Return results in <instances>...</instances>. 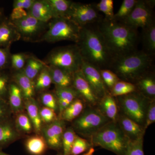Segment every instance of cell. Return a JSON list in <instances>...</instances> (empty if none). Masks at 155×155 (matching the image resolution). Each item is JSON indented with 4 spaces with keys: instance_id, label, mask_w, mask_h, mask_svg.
Returning a JSON list of instances; mask_svg holds the SVG:
<instances>
[{
    "instance_id": "obj_46",
    "label": "cell",
    "mask_w": 155,
    "mask_h": 155,
    "mask_svg": "<svg viewBox=\"0 0 155 155\" xmlns=\"http://www.w3.org/2000/svg\"><path fill=\"white\" fill-rule=\"evenodd\" d=\"M13 114L8 100L0 99V122L11 118Z\"/></svg>"
},
{
    "instance_id": "obj_18",
    "label": "cell",
    "mask_w": 155,
    "mask_h": 155,
    "mask_svg": "<svg viewBox=\"0 0 155 155\" xmlns=\"http://www.w3.org/2000/svg\"><path fill=\"white\" fill-rule=\"evenodd\" d=\"M117 120L120 128L130 141L143 137L145 130L141 125L124 115L118 117Z\"/></svg>"
},
{
    "instance_id": "obj_17",
    "label": "cell",
    "mask_w": 155,
    "mask_h": 155,
    "mask_svg": "<svg viewBox=\"0 0 155 155\" xmlns=\"http://www.w3.org/2000/svg\"><path fill=\"white\" fill-rule=\"evenodd\" d=\"M21 39L14 24L10 20L3 19L0 23V48H10L14 42Z\"/></svg>"
},
{
    "instance_id": "obj_20",
    "label": "cell",
    "mask_w": 155,
    "mask_h": 155,
    "mask_svg": "<svg viewBox=\"0 0 155 155\" xmlns=\"http://www.w3.org/2000/svg\"><path fill=\"white\" fill-rule=\"evenodd\" d=\"M12 79L20 88L25 101L34 98L35 92L34 81L28 78L22 71H16L12 76Z\"/></svg>"
},
{
    "instance_id": "obj_1",
    "label": "cell",
    "mask_w": 155,
    "mask_h": 155,
    "mask_svg": "<svg viewBox=\"0 0 155 155\" xmlns=\"http://www.w3.org/2000/svg\"><path fill=\"white\" fill-rule=\"evenodd\" d=\"M97 24L114 60L138 50L137 29L105 17Z\"/></svg>"
},
{
    "instance_id": "obj_44",
    "label": "cell",
    "mask_w": 155,
    "mask_h": 155,
    "mask_svg": "<svg viewBox=\"0 0 155 155\" xmlns=\"http://www.w3.org/2000/svg\"><path fill=\"white\" fill-rule=\"evenodd\" d=\"M155 103L154 100H152L150 101L147 110L146 115L145 122L144 125V130L147 128L150 125L155 123Z\"/></svg>"
},
{
    "instance_id": "obj_48",
    "label": "cell",
    "mask_w": 155,
    "mask_h": 155,
    "mask_svg": "<svg viewBox=\"0 0 155 155\" xmlns=\"http://www.w3.org/2000/svg\"><path fill=\"white\" fill-rule=\"evenodd\" d=\"M35 0H16L13 3V8H20L28 11Z\"/></svg>"
},
{
    "instance_id": "obj_47",
    "label": "cell",
    "mask_w": 155,
    "mask_h": 155,
    "mask_svg": "<svg viewBox=\"0 0 155 155\" xmlns=\"http://www.w3.org/2000/svg\"><path fill=\"white\" fill-rule=\"evenodd\" d=\"M28 14L27 11L24 9L20 8H13L9 20L11 22L17 21L26 17Z\"/></svg>"
},
{
    "instance_id": "obj_51",
    "label": "cell",
    "mask_w": 155,
    "mask_h": 155,
    "mask_svg": "<svg viewBox=\"0 0 155 155\" xmlns=\"http://www.w3.org/2000/svg\"><path fill=\"white\" fill-rule=\"evenodd\" d=\"M0 155H11L8 154L6 153L3 151L2 150H0Z\"/></svg>"
},
{
    "instance_id": "obj_14",
    "label": "cell",
    "mask_w": 155,
    "mask_h": 155,
    "mask_svg": "<svg viewBox=\"0 0 155 155\" xmlns=\"http://www.w3.org/2000/svg\"><path fill=\"white\" fill-rule=\"evenodd\" d=\"M72 87L77 92L79 97L89 104L95 105L99 102L100 99L93 91L81 69L73 74Z\"/></svg>"
},
{
    "instance_id": "obj_32",
    "label": "cell",
    "mask_w": 155,
    "mask_h": 155,
    "mask_svg": "<svg viewBox=\"0 0 155 155\" xmlns=\"http://www.w3.org/2000/svg\"><path fill=\"white\" fill-rule=\"evenodd\" d=\"M57 101H64L71 104L75 99L79 97L78 94L72 87H56L54 94Z\"/></svg>"
},
{
    "instance_id": "obj_9",
    "label": "cell",
    "mask_w": 155,
    "mask_h": 155,
    "mask_svg": "<svg viewBox=\"0 0 155 155\" xmlns=\"http://www.w3.org/2000/svg\"><path fill=\"white\" fill-rule=\"evenodd\" d=\"M155 1L137 0L133 11L122 21L125 25L137 29L146 28L155 22L153 8Z\"/></svg>"
},
{
    "instance_id": "obj_25",
    "label": "cell",
    "mask_w": 155,
    "mask_h": 155,
    "mask_svg": "<svg viewBox=\"0 0 155 155\" xmlns=\"http://www.w3.org/2000/svg\"><path fill=\"white\" fill-rule=\"evenodd\" d=\"M137 86L140 91V93L151 99H154L155 80L153 73L149 72L137 81Z\"/></svg>"
},
{
    "instance_id": "obj_35",
    "label": "cell",
    "mask_w": 155,
    "mask_h": 155,
    "mask_svg": "<svg viewBox=\"0 0 155 155\" xmlns=\"http://www.w3.org/2000/svg\"><path fill=\"white\" fill-rule=\"evenodd\" d=\"M76 135L77 134L72 127L66 128L62 138L63 155H70Z\"/></svg>"
},
{
    "instance_id": "obj_39",
    "label": "cell",
    "mask_w": 155,
    "mask_h": 155,
    "mask_svg": "<svg viewBox=\"0 0 155 155\" xmlns=\"http://www.w3.org/2000/svg\"><path fill=\"white\" fill-rule=\"evenodd\" d=\"M125 155H144L143 150V137L130 140L127 146Z\"/></svg>"
},
{
    "instance_id": "obj_5",
    "label": "cell",
    "mask_w": 155,
    "mask_h": 155,
    "mask_svg": "<svg viewBox=\"0 0 155 155\" xmlns=\"http://www.w3.org/2000/svg\"><path fill=\"white\" fill-rule=\"evenodd\" d=\"M48 24V29L39 41L55 43L69 41L77 43L79 40L81 27L67 17L54 18Z\"/></svg>"
},
{
    "instance_id": "obj_11",
    "label": "cell",
    "mask_w": 155,
    "mask_h": 155,
    "mask_svg": "<svg viewBox=\"0 0 155 155\" xmlns=\"http://www.w3.org/2000/svg\"><path fill=\"white\" fill-rule=\"evenodd\" d=\"M11 22L17 28L21 39L28 41H39L48 24L41 22L29 14L22 19Z\"/></svg>"
},
{
    "instance_id": "obj_2",
    "label": "cell",
    "mask_w": 155,
    "mask_h": 155,
    "mask_svg": "<svg viewBox=\"0 0 155 155\" xmlns=\"http://www.w3.org/2000/svg\"><path fill=\"white\" fill-rule=\"evenodd\" d=\"M97 23L82 27L77 45L84 61L99 70L110 69L114 58Z\"/></svg>"
},
{
    "instance_id": "obj_33",
    "label": "cell",
    "mask_w": 155,
    "mask_h": 155,
    "mask_svg": "<svg viewBox=\"0 0 155 155\" xmlns=\"http://www.w3.org/2000/svg\"><path fill=\"white\" fill-rule=\"evenodd\" d=\"M35 82V91H42L46 90L52 83L51 78L47 65L38 75Z\"/></svg>"
},
{
    "instance_id": "obj_41",
    "label": "cell",
    "mask_w": 155,
    "mask_h": 155,
    "mask_svg": "<svg viewBox=\"0 0 155 155\" xmlns=\"http://www.w3.org/2000/svg\"><path fill=\"white\" fill-rule=\"evenodd\" d=\"M28 57L22 53H17L11 55V66L16 71H22L25 65Z\"/></svg>"
},
{
    "instance_id": "obj_42",
    "label": "cell",
    "mask_w": 155,
    "mask_h": 155,
    "mask_svg": "<svg viewBox=\"0 0 155 155\" xmlns=\"http://www.w3.org/2000/svg\"><path fill=\"white\" fill-rule=\"evenodd\" d=\"M41 103L44 107L51 108L56 111L58 109V101L54 94L50 92H45L42 94L40 97Z\"/></svg>"
},
{
    "instance_id": "obj_15",
    "label": "cell",
    "mask_w": 155,
    "mask_h": 155,
    "mask_svg": "<svg viewBox=\"0 0 155 155\" xmlns=\"http://www.w3.org/2000/svg\"><path fill=\"white\" fill-rule=\"evenodd\" d=\"M22 136L16 127L13 117L0 122V150L8 147Z\"/></svg>"
},
{
    "instance_id": "obj_31",
    "label": "cell",
    "mask_w": 155,
    "mask_h": 155,
    "mask_svg": "<svg viewBox=\"0 0 155 155\" xmlns=\"http://www.w3.org/2000/svg\"><path fill=\"white\" fill-rule=\"evenodd\" d=\"M136 89L134 84L120 80L111 90L110 94L114 97L122 96L134 92Z\"/></svg>"
},
{
    "instance_id": "obj_8",
    "label": "cell",
    "mask_w": 155,
    "mask_h": 155,
    "mask_svg": "<svg viewBox=\"0 0 155 155\" xmlns=\"http://www.w3.org/2000/svg\"><path fill=\"white\" fill-rule=\"evenodd\" d=\"M116 97L123 115L142 126L144 125L149 99L136 91Z\"/></svg>"
},
{
    "instance_id": "obj_29",
    "label": "cell",
    "mask_w": 155,
    "mask_h": 155,
    "mask_svg": "<svg viewBox=\"0 0 155 155\" xmlns=\"http://www.w3.org/2000/svg\"><path fill=\"white\" fill-rule=\"evenodd\" d=\"M14 120L17 130L22 135L34 132L33 125L25 111L15 115Z\"/></svg>"
},
{
    "instance_id": "obj_36",
    "label": "cell",
    "mask_w": 155,
    "mask_h": 155,
    "mask_svg": "<svg viewBox=\"0 0 155 155\" xmlns=\"http://www.w3.org/2000/svg\"><path fill=\"white\" fill-rule=\"evenodd\" d=\"M91 147V143L77 135L72 146L70 155H79L86 151H87Z\"/></svg>"
},
{
    "instance_id": "obj_30",
    "label": "cell",
    "mask_w": 155,
    "mask_h": 155,
    "mask_svg": "<svg viewBox=\"0 0 155 155\" xmlns=\"http://www.w3.org/2000/svg\"><path fill=\"white\" fill-rule=\"evenodd\" d=\"M52 9L55 18H68L73 2L69 0H48Z\"/></svg>"
},
{
    "instance_id": "obj_34",
    "label": "cell",
    "mask_w": 155,
    "mask_h": 155,
    "mask_svg": "<svg viewBox=\"0 0 155 155\" xmlns=\"http://www.w3.org/2000/svg\"><path fill=\"white\" fill-rule=\"evenodd\" d=\"M137 2V0H124L119 11L114 14L113 19L122 22L131 13Z\"/></svg>"
},
{
    "instance_id": "obj_45",
    "label": "cell",
    "mask_w": 155,
    "mask_h": 155,
    "mask_svg": "<svg viewBox=\"0 0 155 155\" xmlns=\"http://www.w3.org/2000/svg\"><path fill=\"white\" fill-rule=\"evenodd\" d=\"M10 48H0V72L4 71L11 62Z\"/></svg>"
},
{
    "instance_id": "obj_21",
    "label": "cell",
    "mask_w": 155,
    "mask_h": 155,
    "mask_svg": "<svg viewBox=\"0 0 155 155\" xmlns=\"http://www.w3.org/2000/svg\"><path fill=\"white\" fill-rule=\"evenodd\" d=\"M25 150L30 155H44L48 147L41 134H37L28 137L25 142Z\"/></svg>"
},
{
    "instance_id": "obj_52",
    "label": "cell",
    "mask_w": 155,
    "mask_h": 155,
    "mask_svg": "<svg viewBox=\"0 0 155 155\" xmlns=\"http://www.w3.org/2000/svg\"><path fill=\"white\" fill-rule=\"evenodd\" d=\"M56 155H63V154H62V153H59V154H57Z\"/></svg>"
},
{
    "instance_id": "obj_40",
    "label": "cell",
    "mask_w": 155,
    "mask_h": 155,
    "mask_svg": "<svg viewBox=\"0 0 155 155\" xmlns=\"http://www.w3.org/2000/svg\"><path fill=\"white\" fill-rule=\"evenodd\" d=\"M11 81V78L7 73L4 71L0 72V99L7 100Z\"/></svg>"
},
{
    "instance_id": "obj_22",
    "label": "cell",
    "mask_w": 155,
    "mask_h": 155,
    "mask_svg": "<svg viewBox=\"0 0 155 155\" xmlns=\"http://www.w3.org/2000/svg\"><path fill=\"white\" fill-rule=\"evenodd\" d=\"M25 112L33 125L35 133L41 134L43 125L41 119L38 104L34 97L25 100Z\"/></svg>"
},
{
    "instance_id": "obj_23",
    "label": "cell",
    "mask_w": 155,
    "mask_h": 155,
    "mask_svg": "<svg viewBox=\"0 0 155 155\" xmlns=\"http://www.w3.org/2000/svg\"><path fill=\"white\" fill-rule=\"evenodd\" d=\"M47 66L52 83L55 84L56 87H72L73 74L58 67L48 65Z\"/></svg>"
},
{
    "instance_id": "obj_3",
    "label": "cell",
    "mask_w": 155,
    "mask_h": 155,
    "mask_svg": "<svg viewBox=\"0 0 155 155\" xmlns=\"http://www.w3.org/2000/svg\"><path fill=\"white\" fill-rule=\"evenodd\" d=\"M153 57L143 51H138L114 60L110 70L119 79L132 83L150 72L152 67Z\"/></svg>"
},
{
    "instance_id": "obj_28",
    "label": "cell",
    "mask_w": 155,
    "mask_h": 155,
    "mask_svg": "<svg viewBox=\"0 0 155 155\" xmlns=\"http://www.w3.org/2000/svg\"><path fill=\"white\" fill-rule=\"evenodd\" d=\"M83 101L79 98L74 100L60 115L59 118L64 121L72 122L83 112Z\"/></svg>"
},
{
    "instance_id": "obj_16",
    "label": "cell",
    "mask_w": 155,
    "mask_h": 155,
    "mask_svg": "<svg viewBox=\"0 0 155 155\" xmlns=\"http://www.w3.org/2000/svg\"><path fill=\"white\" fill-rule=\"evenodd\" d=\"M27 12L29 15L44 23H48L55 18L52 9L48 0H35Z\"/></svg>"
},
{
    "instance_id": "obj_7",
    "label": "cell",
    "mask_w": 155,
    "mask_h": 155,
    "mask_svg": "<svg viewBox=\"0 0 155 155\" xmlns=\"http://www.w3.org/2000/svg\"><path fill=\"white\" fill-rule=\"evenodd\" d=\"M110 122L99 109L88 108L72 121V127L75 133L91 138Z\"/></svg>"
},
{
    "instance_id": "obj_6",
    "label": "cell",
    "mask_w": 155,
    "mask_h": 155,
    "mask_svg": "<svg viewBox=\"0 0 155 155\" xmlns=\"http://www.w3.org/2000/svg\"><path fill=\"white\" fill-rule=\"evenodd\" d=\"M83 59L77 45L57 48L50 52L45 64L64 69L72 74L80 70Z\"/></svg>"
},
{
    "instance_id": "obj_50",
    "label": "cell",
    "mask_w": 155,
    "mask_h": 155,
    "mask_svg": "<svg viewBox=\"0 0 155 155\" xmlns=\"http://www.w3.org/2000/svg\"><path fill=\"white\" fill-rule=\"evenodd\" d=\"M4 19L3 18V11H2V10L1 9H0V23L2 22V21Z\"/></svg>"
},
{
    "instance_id": "obj_4",
    "label": "cell",
    "mask_w": 155,
    "mask_h": 155,
    "mask_svg": "<svg viewBox=\"0 0 155 155\" xmlns=\"http://www.w3.org/2000/svg\"><path fill=\"white\" fill-rule=\"evenodd\" d=\"M91 144L99 146L117 155H125L130 140L117 122H110L91 137Z\"/></svg>"
},
{
    "instance_id": "obj_24",
    "label": "cell",
    "mask_w": 155,
    "mask_h": 155,
    "mask_svg": "<svg viewBox=\"0 0 155 155\" xmlns=\"http://www.w3.org/2000/svg\"><path fill=\"white\" fill-rule=\"evenodd\" d=\"M99 110L111 122H117L118 120V108L114 97L107 93L99 101Z\"/></svg>"
},
{
    "instance_id": "obj_19",
    "label": "cell",
    "mask_w": 155,
    "mask_h": 155,
    "mask_svg": "<svg viewBox=\"0 0 155 155\" xmlns=\"http://www.w3.org/2000/svg\"><path fill=\"white\" fill-rule=\"evenodd\" d=\"M7 100L14 115L25 111V100L22 91L13 81L9 85Z\"/></svg>"
},
{
    "instance_id": "obj_13",
    "label": "cell",
    "mask_w": 155,
    "mask_h": 155,
    "mask_svg": "<svg viewBox=\"0 0 155 155\" xmlns=\"http://www.w3.org/2000/svg\"><path fill=\"white\" fill-rule=\"evenodd\" d=\"M81 70L93 91L99 98H101L108 93L99 69L83 61Z\"/></svg>"
},
{
    "instance_id": "obj_38",
    "label": "cell",
    "mask_w": 155,
    "mask_h": 155,
    "mask_svg": "<svg viewBox=\"0 0 155 155\" xmlns=\"http://www.w3.org/2000/svg\"><path fill=\"white\" fill-rule=\"evenodd\" d=\"M102 78L106 87L112 89L120 79L117 75L110 69L100 70Z\"/></svg>"
},
{
    "instance_id": "obj_10",
    "label": "cell",
    "mask_w": 155,
    "mask_h": 155,
    "mask_svg": "<svg viewBox=\"0 0 155 155\" xmlns=\"http://www.w3.org/2000/svg\"><path fill=\"white\" fill-rule=\"evenodd\" d=\"M96 4L73 2L68 18L81 28L96 24L103 19Z\"/></svg>"
},
{
    "instance_id": "obj_27",
    "label": "cell",
    "mask_w": 155,
    "mask_h": 155,
    "mask_svg": "<svg viewBox=\"0 0 155 155\" xmlns=\"http://www.w3.org/2000/svg\"><path fill=\"white\" fill-rule=\"evenodd\" d=\"M46 66V64L45 62L35 57H28L22 71L28 78L35 81L38 75Z\"/></svg>"
},
{
    "instance_id": "obj_49",
    "label": "cell",
    "mask_w": 155,
    "mask_h": 155,
    "mask_svg": "<svg viewBox=\"0 0 155 155\" xmlns=\"http://www.w3.org/2000/svg\"><path fill=\"white\" fill-rule=\"evenodd\" d=\"M94 151V149L93 148L91 147L86 153L84 154L83 155H93Z\"/></svg>"
},
{
    "instance_id": "obj_12",
    "label": "cell",
    "mask_w": 155,
    "mask_h": 155,
    "mask_svg": "<svg viewBox=\"0 0 155 155\" xmlns=\"http://www.w3.org/2000/svg\"><path fill=\"white\" fill-rule=\"evenodd\" d=\"M65 122L58 118L55 121L43 125L41 134L44 137L48 148L59 151L62 149V138L66 129Z\"/></svg>"
},
{
    "instance_id": "obj_43",
    "label": "cell",
    "mask_w": 155,
    "mask_h": 155,
    "mask_svg": "<svg viewBox=\"0 0 155 155\" xmlns=\"http://www.w3.org/2000/svg\"><path fill=\"white\" fill-rule=\"evenodd\" d=\"M40 115L44 125L49 124L58 119L55 111L51 108L43 107L40 109Z\"/></svg>"
},
{
    "instance_id": "obj_26",
    "label": "cell",
    "mask_w": 155,
    "mask_h": 155,
    "mask_svg": "<svg viewBox=\"0 0 155 155\" xmlns=\"http://www.w3.org/2000/svg\"><path fill=\"white\" fill-rule=\"evenodd\" d=\"M143 50L153 57L155 53V23L142 29V34Z\"/></svg>"
},
{
    "instance_id": "obj_37",
    "label": "cell",
    "mask_w": 155,
    "mask_h": 155,
    "mask_svg": "<svg viewBox=\"0 0 155 155\" xmlns=\"http://www.w3.org/2000/svg\"><path fill=\"white\" fill-rule=\"evenodd\" d=\"M114 3L113 0H101L96 5L98 11L105 15V18L113 19L114 15Z\"/></svg>"
}]
</instances>
